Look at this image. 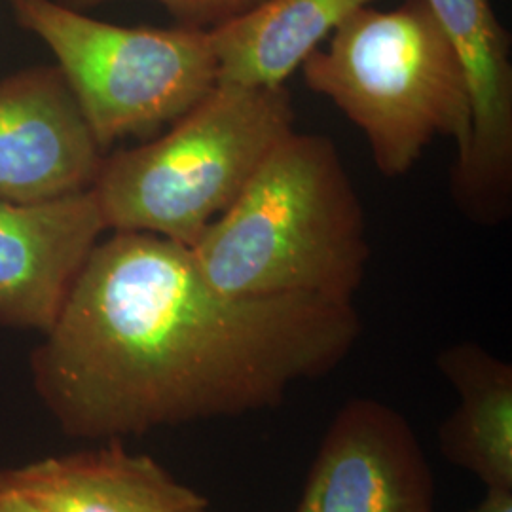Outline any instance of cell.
Masks as SVG:
<instances>
[{
    "label": "cell",
    "mask_w": 512,
    "mask_h": 512,
    "mask_svg": "<svg viewBox=\"0 0 512 512\" xmlns=\"http://www.w3.org/2000/svg\"><path fill=\"white\" fill-rule=\"evenodd\" d=\"M361 336L353 302L238 298L171 239L99 241L31 357L33 385L71 439L141 437L283 403L327 376Z\"/></svg>",
    "instance_id": "cell-1"
},
{
    "label": "cell",
    "mask_w": 512,
    "mask_h": 512,
    "mask_svg": "<svg viewBox=\"0 0 512 512\" xmlns=\"http://www.w3.org/2000/svg\"><path fill=\"white\" fill-rule=\"evenodd\" d=\"M0 476L46 512H209L202 494L120 440L97 450L38 459Z\"/></svg>",
    "instance_id": "cell-10"
},
{
    "label": "cell",
    "mask_w": 512,
    "mask_h": 512,
    "mask_svg": "<svg viewBox=\"0 0 512 512\" xmlns=\"http://www.w3.org/2000/svg\"><path fill=\"white\" fill-rule=\"evenodd\" d=\"M450 38L471 99V139L452 169V196L476 222L494 226L511 217V37L492 0H427Z\"/></svg>",
    "instance_id": "cell-7"
},
{
    "label": "cell",
    "mask_w": 512,
    "mask_h": 512,
    "mask_svg": "<svg viewBox=\"0 0 512 512\" xmlns=\"http://www.w3.org/2000/svg\"><path fill=\"white\" fill-rule=\"evenodd\" d=\"M287 86L217 84L164 135L105 156L92 186L105 228L192 247L294 131Z\"/></svg>",
    "instance_id": "cell-4"
},
{
    "label": "cell",
    "mask_w": 512,
    "mask_h": 512,
    "mask_svg": "<svg viewBox=\"0 0 512 512\" xmlns=\"http://www.w3.org/2000/svg\"><path fill=\"white\" fill-rule=\"evenodd\" d=\"M8 4L19 27L54 52L105 152L175 124L219 84L209 31L112 25L59 0Z\"/></svg>",
    "instance_id": "cell-5"
},
{
    "label": "cell",
    "mask_w": 512,
    "mask_h": 512,
    "mask_svg": "<svg viewBox=\"0 0 512 512\" xmlns=\"http://www.w3.org/2000/svg\"><path fill=\"white\" fill-rule=\"evenodd\" d=\"M440 374L458 393L440 423L442 458L476 476L486 490H512V365L475 342L442 349Z\"/></svg>",
    "instance_id": "cell-11"
},
{
    "label": "cell",
    "mask_w": 512,
    "mask_h": 512,
    "mask_svg": "<svg viewBox=\"0 0 512 512\" xmlns=\"http://www.w3.org/2000/svg\"><path fill=\"white\" fill-rule=\"evenodd\" d=\"M105 156L57 65L0 80L2 202H46L90 190Z\"/></svg>",
    "instance_id": "cell-8"
},
{
    "label": "cell",
    "mask_w": 512,
    "mask_h": 512,
    "mask_svg": "<svg viewBox=\"0 0 512 512\" xmlns=\"http://www.w3.org/2000/svg\"><path fill=\"white\" fill-rule=\"evenodd\" d=\"M0 512H46L0 476Z\"/></svg>",
    "instance_id": "cell-14"
},
{
    "label": "cell",
    "mask_w": 512,
    "mask_h": 512,
    "mask_svg": "<svg viewBox=\"0 0 512 512\" xmlns=\"http://www.w3.org/2000/svg\"><path fill=\"white\" fill-rule=\"evenodd\" d=\"M74 10L84 12L86 8L99 6L110 0H59ZM162 4L179 27L213 31L220 25L251 12L264 0H156Z\"/></svg>",
    "instance_id": "cell-13"
},
{
    "label": "cell",
    "mask_w": 512,
    "mask_h": 512,
    "mask_svg": "<svg viewBox=\"0 0 512 512\" xmlns=\"http://www.w3.org/2000/svg\"><path fill=\"white\" fill-rule=\"evenodd\" d=\"M103 232L92 188L46 202L0 200V325L50 329Z\"/></svg>",
    "instance_id": "cell-9"
},
{
    "label": "cell",
    "mask_w": 512,
    "mask_h": 512,
    "mask_svg": "<svg viewBox=\"0 0 512 512\" xmlns=\"http://www.w3.org/2000/svg\"><path fill=\"white\" fill-rule=\"evenodd\" d=\"M203 279L238 298L353 302L370 260L363 203L334 141L283 137L192 247Z\"/></svg>",
    "instance_id": "cell-2"
},
{
    "label": "cell",
    "mask_w": 512,
    "mask_h": 512,
    "mask_svg": "<svg viewBox=\"0 0 512 512\" xmlns=\"http://www.w3.org/2000/svg\"><path fill=\"white\" fill-rule=\"evenodd\" d=\"M469 512H512V490H486L482 501Z\"/></svg>",
    "instance_id": "cell-15"
},
{
    "label": "cell",
    "mask_w": 512,
    "mask_h": 512,
    "mask_svg": "<svg viewBox=\"0 0 512 512\" xmlns=\"http://www.w3.org/2000/svg\"><path fill=\"white\" fill-rule=\"evenodd\" d=\"M294 512H435V478L399 410L344 404L321 440Z\"/></svg>",
    "instance_id": "cell-6"
},
{
    "label": "cell",
    "mask_w": 512,
    "mask_h": 512,
    "mask_svg": "<svg viewBox=\"0 0 512 512\" xmlns=\"http://www.w3.org/2000/svg\"><path fill=\"white\" fill-rule=\"evenodd\" d=\"M376 0H264L209 31L220 84L285 86L306 57Z\"/></svg>",
    "instance_id": "cell-12"
},
{
    "label": "cell",
    "mask_w": 512,
    "mask_h": 512,
    "mask_svg": "<svg viewBox=\"0 0 512 512\" xmlns=\"http://www.w3.org/2000/svg\"><path fill=\"white\" fill-rule=\"evenodd\" d=\"M311 92L327 97L365 135L376 169L397 179L437 137L471 139V99L458 54L427 0L365 6L302 63Z\"/></svg>",
    "instance_id": "cell-3"
}]
</instances>
